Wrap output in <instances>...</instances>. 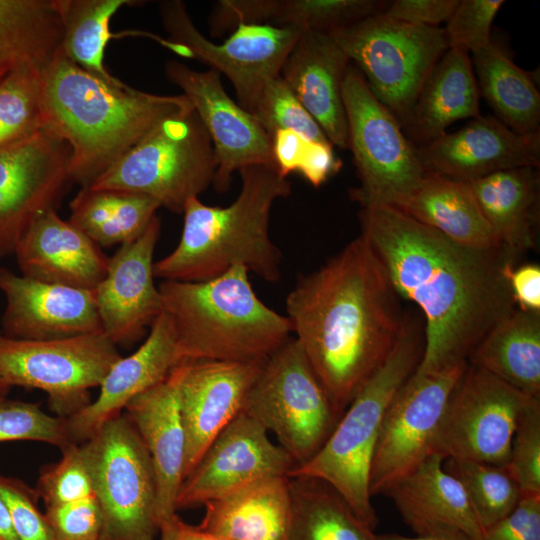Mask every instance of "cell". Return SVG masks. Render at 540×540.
I'll list each match as a JSON object with an SVG mask.
<instances>
[{
    "label": "cell",
    "mask_w": 540,
    "mask_h": 540,
    "mask_svg": "<svg viewBox=\"0 0 540 540\" xmlns=\"http://www.w3.org/2000/svg\"><path fill=\"white\" fill-rule=\"evenodd\" d=\"M361 235L402 299L422 313L417 373L468 362L484 336L517 306L508 276L519 255L458 244L390 205L361 207Z\"/></svg>",
    "instance_id": "cell-1"
},
{
    "label": "cell",
    "mask_w": 540,
    "mask_h": 540,
    "mask_svg": "<svg viewBox=\"0 0 540 540\" xmlns=\"http://www.w3.org/2000/svg\"><path fill=\"white\" fill-rule=\"evenodd\" d=\"M401 299L362 235L288 293L294 339L340 414L395 345L407 315Z\"/></svg>",
    "instance_id": "cell-2"
},
{
    "label": "cell",
    "mask_w": 540,
    "mask_h": 540,
    "mask_svg": "<svg viewBox=\"0 0 540 540\" xmlns=\"http://www.w3.org/2000/svg\"><path fill=\"white\" fill-rule=\"evenodd\" d=\"M43 124L71 148L73 183L89 186L163 120L193 109L183 95L109 82L61 51L41 71Z\"/></svg>",
    "instance_id": "cell-3"
},
{
    "label": "cell",
    "mask_w": 540,
    "mask_h": 540,
    "mask_svg": "<svg viewBox=\"0 0 540 540\" xmlns=\"http://www.w3.org/2000/svg\"><path fill=\"white\" fill-rule=\"evenodd\" d=\"M239 173L241 190L230 205L209 206L198 197L186 202L180 240L154 263L155 277L198 282L243 266L267 282L280 280L282 253L270 237V217L291 184L272 166L252 165Z\"/></svg>",
    "instance_id": "cell-4"
},
{
    "label": "cell",
    "mask_w": 540,
    "mask_h": 540,
    "mask_svg": "<svg viewBox=\"0 0 540 540\" xmlns=\"http://www.w3.org/2000/svg\"><path fill=\"white\" fill-rule=\"evenodd\" d=\"M158 289L183 361L263 363L291 338L289 319L257 296L243 266L205 281L164 280Z\"/></svg>",
    "instance_id": "cell-5"
},
{
    "label": "cell",
    "mask_w": 540,
    "mask_h": 540,
    "mask_svg": "<svg viewBox=\"0 0 540 540\" xmlns=\"http://www.w3.org/2000/svg\"><path fill=\"white\" fill-rule=\"evenodd\" d=\"M424 341L422 316L407 312L388 357L344 410L323 447L288 476L327 482L372 530L378 523L369 492L374 451L390 403L420 364Z\"/></svg>",
    "instance_id": "cell-6"
},
{
    "label": "cell",
    "mask_w": 540,
    "mask_h": 540,
    "mask_svg": "<svg viewBox=\"0 0 540 540\" xmlns=\"http://www.w3.org/2000/svg\"><path fill=\"white\" fill-rule=\"evenodd\" d=\"M211 139L194 109L154 127L88 187L131 192L182 213L208 189L217 170Z\"/></svg>",
    "instance_id": "cell-7"
},
{
    "label": "cell",
    "mask_w": 540,
    "mask_h": 540,
    "mask_svg": "<svg viewBox=\"0 0 540 540\" xmlns=\"http://www.w3.org/2000/svg\"><path fill=\"white\" fill-rule=\"evenodd\" d=\"M328 34L356 63L374 96L401 126L448 50L443 28L401 22L382 12Z\"/></svg>",
    "instance_id": "cell-8"
},
{
    "label": "cell",
    "mask_w": 540,
    "mask_h": 540,
    "mask_svg": "<svg viewBox=\"0 0 540 540\" xmlns=\"http://www.w3.org/2000/svg\"><path fill=\"white\" fill-rule=\"evenodd\" d=\"M80 448L102 511L100 540H154L159 534L154 468L127 415L106 421Z\"/></svg>",
    "instance_id": "cell-9"
},
{
    "label": "cell",
    "mask_w": 540,
    "mask_h": 540,
    "mask_svg": "<svg viewBox=\"0 0 540 540\" xmlns=\"http://www.w3.org/2000/svg\"><path fill=\"white\" fill-rule=\"evenodd\" d=\"M242 412L275 435L295 468L319 452L342 416L292 337L263 362Z\"/></svg>",
    "instance_id": "cell-10"
},
{
    "label": "cell",
    "mask_w": 540,
    "mask_h": 540,
    "mask_svg": "<svg viewBox=\"0 0 540 540\" xmlns=\"http://www.w3.org/2000/svg\"><path fill=\"white\" fill-rule=\"evenodd\" d=\"M342 97L348 149L360 180L359 187L351 191L352 199L361 207L390 205L400 209L426 175L416 147L351 65L343 81Z\"/></svg>",
    "instance_id": "cell-11"
},
{
    "label": "cell",
    "mask_w": 540,
    "mask_h": 540,
    "mask_svg": "<svg viewBox=\"0 0 540 540\" xmlns=\"http://www.w3.org/2000/svg\"><path fill=\"white\" fill-rule=\"evenodd\" d=\"M120 358L103 332L41 341L0 337V376L10 387L46 392L50 409L65 419L91 403L89 389Z\"/></svg>",
    "instance_id": "cell-12"
},
{
    "label": "cell",
    "mask_w": 540,
    "mask_h": 540,
    "mask_svg": "<svg viewBox=\"0 0 540 540\" xmlns=\"http://www.w3.org/2000/svg\"><path fill=\"white\" fill-rule=\"evenodd\" d=\"M531 398L468 363L448 399L431 454L506 466L517 422Z\"/></svg>",
    "instance_id": "cell-13"
},
{
    "label": "cell",
    "mask_w": 540,
    "mask_h": 540,
    "mask_svg": "<svg viewBox=\"0 0 540 540\" xmlns=\"http://www.w3.org/2000/svg\"><path fill=\"white\" fill-rule=\"evenodd\" d=\"M159 15L168 40L188 49L196 59L224 74L232 83L238 104L251 113L266 82L278 75L303 33L265 24H240L221 43H214L194 25L184 2L165 0Z\"/></svg>",
    "instance_id": "cell-14"
},
{
    "label": "cell",
    "mask_w": 540,
    "mask_h": 540,
    "mask_svg": "<svg viewBox=\"0 0 540 540\" xmlns=\"http://www.w3.org/2000/svg\"><path fill=\"white\" fill-rule=\"evenodd\" d=\"M69 144L47 126L0 147V256L41 215L57 210L73 183Z\"/></svg>",
    "instance_id": "cell-15"
},
{
    "label": "cell",
    "mask_w": 540,
    "mask_h": 540,
    "mask_svg": "<svg viewBox=\"0 0 540 540\" xmlns=\"http://www.w3.org/2000/svg\"><path fill=\"white\" fill-rule=\"evenodd\" d=\"M468 362L436 372H414L398 390L374 451L369 492L385 494L429 455L448 399Z\"/></svg>",
    "instance_id": "cell-16"
},
{
    "label": "cell",
    "mask_w": 540,
    "mask_h": 540,
    "mask_svg": "<svg viewBox=\"0 0 540 540\" xmlns=\"http://www.w3.org/2000/svg\"><path fill=\"white\" fill-rule=\"evenodd\" d=\"M164 72L189 100L211 139L218 163L212 183L216 191H228L234 172L245 167L276 168L270 136L250 112L228 96L219 72L196 71L175 60L166 62Z\"/></svg>",
    "instance_id": "cell-17"
},
{
    "label": "cell",
    "mask_w": 540,
    "mask_h": 540,
    "mask_svg": "<svg viewBox=\"0 0 540 540\" xmlns=\"http://www.w3.org/2000/svg\"><path fill=\"white\" fill-rule=\"evenodd\" d=\"M295 467L291 456L270 440L266 429L241 411L183 479L176 508L204 505L268 477H288Z\"/></svg>",
    "instance_id": "cell-18"
},
{
    "label": "cell",
    "mask_w": 540,
    "mask_h": 540,
    "mask_svg": "<svg viewBox=\"0 0 540 540\" xmlns=\"http://www.w3.org/2000/svg\"><path fill=\"white\" fill-rule=\"evenodd\" d=\"M262 364L185 360L172 369L186 437L183 479L214 438L242 411Z\"/></svg>",
    "instance_id": "cell-19"
},
{
    "label": "cell",
    "mask_w": 540,
    "mask_h": 540,
    "mask_svg": "<svg viewBox=\"0 0 540 540\" xmlns=\"http://www.w3.org/2000/svg\"><path fill=\"white\" fill-rule=\"evenodd\" d=\"M160 232L156 215L138 238L109 257L106 275L94 289L103 331L117 346L138 341L162 312L153 262Z\"/></svg>",
    "instance_id": "cell-20"
},
{
    "label": "cell",
    "mask_w": 540,
    "mask_h": 540,
    "mask_svg": "<svg viewBox=\"0 0 540 540\" xmlns=\"http://www.w3.org/2000/svg\"><path fill=\"white\" fill-rule=\"evenodd\" d=\"M0 290L6 297L3 337L41 341L104 333L94 289L45 283L0 267Z\"/></svg>",
    "instance_id": "cell-21"
},
{
    "label": "cell",
    "mask_w": 540,
    "mask_h": 540,
    "mask_svg": "<svg viewBox=\"0 0 540 540\" xmlns=\"http://www.w3.org/2000/svg\"><path fill=\"white\" fill-rule=\"evenodd\" d=\"M416 151L426 174L471 182L502 170L538 167L540 134L522 135L496 117L480 115Z\"/></svg>",
    "instance_id": "cell-22"
},
{
    "label": "cell",
    "mask_w": 540,
    "mask_h": 540,
    "mask_svg": "<svg viewBox=\"0 0 540 540\" xmlns=\"http://www.w3.org/2000/svg\"><path fill=\"white\" fill-rule=\"evenodd\" d=\"M182 361L172 323L162 311L144 343L110 368L98 397L65 419L71 443L87 441L106 421L121 414L135 396L164 381Z\"/></svg>",
    "instance_id": "cell-23"
},
{
    "label": "cell",
    "mask_w": 540,
    "mask_h": 540,
    "mask_svg": "<svg viewBox=\"0 0 540 540\" xmlns=\"http://www.w3.org/2000/svg\"><path fill=\"white\" fill-rule=\"evenodd\" d=\"M349 58L328 34L303 32L280 70L298 101L322 128L333 146L348 149V126L342 85Z\"/></svg>",
    "instance_id": "cell-24"
},
{
    "label": "cell",
    "mask_w": 540,
    "mask_h": 540,
    "mask_svg": "<svg viewBox=\"0 0 540 540\" xmlns=\"http://www.w3.org/2000/svg\"><path fill=\"white\" fill-rule=\"evenodd\" d=\"M14 254L25 277L89 290L105 277L109 263L101 247L55 210L30 225Z\"/></svg>",
    "instance_id": "cell-25"
},
{
    "label": "cell",
    "mask_w": 540,
    "mask_h": 540,
    "mask_svg": "<svg viewBox=\"0 0 540 540\" xmlns=\"http://www.w3.org/2000/svg\"><path fill=\"white\" fill-rule=\"evenodd\" d=\"M152 460L161 521L176 514L183 481L186 437L175 381L168 377L135 396L125 407Z\"/></svg>",
    "instance_id": "cell-26"
},
{
    "label": "cell",
    "mask_w": 540,
    "mask_h": 540,
    "mask_svg": "<svg viewBox=\"0 0 540 540\" xmlns=\"http://www.w3.org/2000/svg\"><path fill=\"white\" fill-rule=\"evenodd\" d=\"M443 461L437 454L429 455L385 495L417 535L459 531L478 540L482 528L463 487L445 471Z\"/></svg>",
    "instance_id": "cell-27"
},
{
    "label": "cell",
    "mask_w": 540,
    "mask_h": 540,
    "mask_svg": "<svg viewBox=\"0 0 540 540\" xmlns=\"http://www.w3.org/2000/svg\"><path fill=\"white\" fill-rule=\"evenodd\" d=\"M201 530L229 540H287L291 491L287 476L268 477L203 505Z\"/></svg>",
    "instance_id": "cell-28"
},
{
    "label": "cell",
    "mask_w": 540,
    "mask_h": 540,
    "mask_svg": "<svg viewBox=\"0 0 540 540\" xmlns=\"http://www.w3.org/2000/svg\"><path fill=\"white\" fill-rule=\"evenodd\" d=\"M479 116V91L469 52L449 48L429 74L401 127L422 146L444 134L454 122Z\"/></svg>",
    "instance_id": "cell-29"
},
{
    "label": "cell",
    "mask_w": 540,
    "mask_h": 540,
    "mask_svg": "<svg viewBox=\"0 0 540 540\" xmlns=\"http://www.w3.org/2000/svg\"><path fill=\"white\" fill-rule=\"evenodd\" d=\"M400 210L463 246L475 249L502 246L467 182L427 173Z\"/></svg>",
    "instance_id": "cell-30"
},
{
    "label": "cell",
    "mask_w": 540,
    "mask_h": 540,
    "mask_svg": "<svg viewBox=\"0 0 540 540\" xmlns=\"http://www.w3.org/2000/svg\"><path fill=\"white\" fill-rule=\"evenodd\" d=\"M467 183L502 246L517 255L534 246L539 199L535 167L502 170Z\"/></svg>",
    "instance_id": "cell-31"
},
{
    "label": "cell",
    "mask_w": 540,
    "mask_h": 540,
    "mask_svg": "<svg viewBox=\"0 0 540 540\" xmlns=\"http://www.w3.org/2000/svg\"><path fill=\"white\" fill-rule=\"evenodd\" d=\"M468 363L540 398V312L516 308L484 336Z\"/></svg>",
    "instance_id": "cell-32"
},
{
    "label": "cell",
    "mask_w": 540,
    "mask_h": 540,
    "mask_svg": "<svg viewBox=\"0 0 540 540\" xmlns=\"http://www.w3.org/2000/svg\"><path fill=\"white\" fill-rule=\"evenodd\" d=\"M69 207L71 224L99 247H112L138 238L161 206L145 195L87 186Z\"/></svg>",
    "instance_id": "cell-33"
},
{
    "label": "cell",
    "mask_w": 540,
    "mask_h": 540,
    "mask_svg": "<svg viewBox=\"0 0 540 540\" xmlns=\"http://www.w3.org/2000/svg\"><path fill=\"white\" fill-rule=\"evenodd\" d=\"M57 0H0V58L11 68L42 69L61 51Z\"/></svg>",
    "instance_id": "cell-34"
},
{
    "label": "cell",
    "mask_w": 540,
    "mask_h": 540,
    "mask_svg": "<svg viewBox=\"0 0 540 540\" xmlns=\"http://www.w3.org/2000/svg\"><path fill=\"white\" fill-rule=\"evenodd\" d=\"M472 63L496 118L519 134L539 133L540 94L531 74L493 43L472 51Z\"/></svg>",
    "instance_id": "cell-35"
},
{
    "label": "cell",
    "mask_w": 540,
    "mask_h": 540,
    "mask_svg": "<svg viewBox=\"0 0 540 540\" xmlns=\"http://www.w3.org/2000/svg\"><path fill=\"white\" fill-rule=\"evenodd\" d=\"M291 521L287 540H376L347 501L327 482L289 477Z\"/></svg>",
    "instance_id": "cell-36"
},
{
    "label": "cell",
    "mask_w": 540,
    "mask_h": 540,
    "mask_svg": "<svg viewBox=\"0 0 540 540\" xmlns=\"http://www.w3.org/2000/svg\"><path fill=\"white\" fill-rule=\"evenodd\" d=\"M63 23L61 52L72 62L109 81L119 82L104 66L113 15L131 0H57Z\"/></svg>",
    "instance_id": "cell-37"
},
{
    "label": "cell",
    "mask_w": 540,
    "mask_h": 540,
    "mask_svg": "<svg viewBox=\"0 0 540 540\" xmlns=\"http://www.w3.org/2000/svg\"><path fill=\"white\" fill-rule=\"evenodd\" d=\"M443 468L460 482L482 530L509 514L522 497L506 466L445 459Z\"/></svg>",
    "instance_id": "cell-38"
},
{
    "label": "cell",
    "mask_w": 540,
    "mask_h": 540,
    "mask_svg": "<svg viewBox=\"0 0 540 540\" xmlns=\"http://www.w3.org/2000/svg\"><path fill=\"white\" fill-rule=\"evenodd\" d=\"M43 126L41 71L28 66L10 68L0 81V147Z\"/></svg>",
    "instance_id": "cell-39"
},
{
    "label": "cell",
    "mask_w": 540,
    "mask_h": 540,
    "mask_svg": "<svg viewBox=\"0 0 540 540\" xmlns=\"http://www.w3.org/2000/svg\"><path fill=\"white\" fill-rule=\"evenodd\" d=\"M251 114L270 138L277 130H291L307 139L330 143L322 128L280 75L266 82Z\"/></svg>",
    "instance_id": "cell-40"
},
{
    "label": "cell",
    "mask_w": 540,
    "mask_h": 540,
    "mask_svg": "<svg viewBox=\"0 0 540 540\" xmlns=\"http://www.w3.org/2000/svg\"><path fill=\"white\" fill-rule=\"evenodd\" d=\"M61 451V459L41 471L34 489L46 508L96 496L80 444H69Z\"/></svg>",
    "instance_id": "cell-41"
},
{
    "label": "cell",
    "mask_w": 540,
    "mask_h": 540,
    "mask_svg": "<svg viewBox=\"0 0 540 540\" xmlns=\"http://www.w3.org/2000/svg\"><path fill=\"white\" fill-rule=\"evenodd\" d=\"M40 441L62 449L70 442L65 418L51 416L39 404L0 396V442Z\"/></svg>",
    "instance_id": "cell-42"
},
{
    "label": "cell",
    "mask_w": 540,
    "mask_h": 540,
    "mask_svg": "<svg viewBox=\"0 0 540 540\" xmlns=\"http://www.w3.org/2000/svg\"><path fill=\"white\" fill-rule=\"evenodd\" d=\"M506 468L522 495H540V398H531L519 417Z\"/></svg>",
    "instance_id": "cell-43"
},
{
    "label": "cell",
    "mask_w": 540,
    "mask_h": 540,
    "mask_svg": "<svg viewBox=\"0 0 540 540\" xmlns=\"http://www.w3.org/2000/svg\"><path fill=\"white\" fill-rule=\"evenodd\" d=\"M503 0H459L443 28L449 48L472 52L492 44L490 31Z\"/></svg>",
    "instance_id": "cell-44"
},
{
    "label": "cell",
    "mask_w": 540,
    "mask_h": 540,
    "mask_svg": "<svg viewBox=\"0 0 540 540\" xmlns=\"http://www.w3.org/2000/svg\"><path fill=\"white\" fill-rule=\"evenodd\" d=\"M0 494L6 501L18 540H55L37 504V495L22 480L0 474Z\"/></svg>",
    "instance_id": "cell-45"
},
{
    "label": "cell",
    "mask_w": 540,
    "mask_h": 540,
    "mask_svg": "<svg viewBox=\"0 0 540 540\" xmlns=\"http://www.w3.org/2000/svg\"><path fill=\"white\" fill-rule=\"evenodd\" d=\"M55 540H100L102 511L96 496L46 508Z\"/></svg>",
    "instance_id": "cell-46"
},
{
    "label": "cell",
    "mask_w": 540,
    "mask_h": 540,
    "mask_svg": "<svg viewBox=\"0 0 540 540\" xmlns=\"http://www.w3.org/2000/svg\"><path fill=\"white\" fill-rule=\"evenodd\" d=\"M478 540H540V495H522L509 514L482 530Z\"/></svg>",
    "instance_id": "cell-47"
},
{
    "label": "cell",
    "mask_w": 540,
    "mask_h": 540,
    "mask_svg": "<svg viewBox=\"0 0 540 540\" xmlns=\"http://www.w3.org/2000/svg\"><path fill=\"white\" fill-rule=\"evenodd\" d=\"M458 3L459 0H395L382 13L401 22L437 27L448 21Z\"/></svg>",
    "instance_id": "cell-48"
},
{
    "label": "cell",
    "mask_w": 540,
    "mask_h": 540,
    "mask_svg": "<svg viewBox=\"0 0 540 540\" xmlns=\"http://www.w3.org/2000/svg\"><path fill=\"white\" fill-rule=\"evenodd\" d=\"M312 141L291 130H277L272 134L273 158L282 177L298 173Z\"/></svg>",
    "instance_id": "cell-49"
},
{
    "label": "cell",
    "mask_w": 540,
    "mask_h": 540,
    "mask_svg": "<svg viewBox=\"0 0 540 540\" xmlns=\"http://www.w3.org/2000/svg\"><path fill=\"white\" fill-rule=\"evenodd\" d=\"M508 280L517 308L540 312V267L536 264L514 267Z\"/></svg>",
    "instance_id": "cell-50"
},
{
    "label": "cell",
    "mask_w": 540,
    "mask_h": 540,
    "mask_svg": "<svg viewBox=\"0 0 540 540\" xmlns=\"http://www.w3.org/2000/svg\"><path fill=\"white\" fill-rule=\"evenodd\" d=\"M159 540H229L207 533L198 526L185 523L177 514L161 521Z\"/></svg>",
    "instance_id": "cell-51"
},
{
    "label": "cell",
    "mask_w": 540,
    "mask_h": 540,
    "mask_svg": "<svg viewBox=\"0 0 540 540\" xmlns=\"http://www.w3.org/2000/svg\"><path fill=\"white\" fill-rule=\"evenodd\" d=\"M376 540H473L468 535L459 531H445L431 535L407 537L395 533L376 534Z\"/></svg>",
    "instance_id": "cell-52"
},
{
    "label": "cell",
    "mask_w": 540,
    "mask_h": 540,
    "mask_svg": "<svg viewBox=\"0 0 540 540\" xmlns=\"http://www.w3.org/2000/svg\"><path fill=\"white\" fill-rule=\"evenodd\" d=\"M0 540H18L10 511L6 501L0 494Z\"/></svg>",
    "instance_id": "cell-53"
},
{
    "label": "cell",
    "mask_w": 540,
    "mask_h": 540,
    "mask_svg": "<svg viewBox=\"0 0 540 540\" xmlns=\"http://www.w3.org/2000/svg\"><path fill=\"white\" fill-rule=\"evenodd\" d=\"M9 388H10V386L0 376V396H4Z\"/></svg>",
    "instance_id": "cell-54"
},
{
    "label": "cell",
    "mask_w": 540,
    "mask_h": 540,
    "mask_svg": "<svg viewBox=\"0 0 540 540\" xmlns=\"http://www.w3.org/2000/svg\"><path fill=\"white\" fill-rule=\"evenodd\" d=\"M10 68L11 67L2 58H0V71Z\"/></svg>",
    "instance_id": "cell-55"
},
{
    "label": "cell",
    "mask_w": 540,
    "mask_h": 540,
    "mask_svg": "<svg viewBox=\"0 0 540 540\" xmlns=\"http://www.w3.org/2000/svg\"><path fill=\"white\" fill-rule=\"evenodd\" d=\"M9 69H5V70H1L0 71V81L2 80V78L4 77V75L7 73Z\"/></svg>",
    "instance_id": "cell-56"
},
{
    "label": "cell",
    "mask_w": 540,
    "mask_h": 540,
    "mask_svg": "<svg viewBox=\"0 0 540 540\" xmlns=\"http://www.w3.org/2000/svg\"><path fill=\"white\" fill-rule=\"evenodd\" d=\"M0 337H1V334H0Z\"/></svg>",
    "instance_id": "cell-57"
}]
</instances>
